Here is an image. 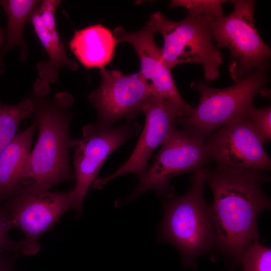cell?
Listing matches in <instances>:
<instances>
[{
	"mask_svg": "<svg viewBox=\"0 0 271 271\" xmlns=\"http://www.w3.org/2000/svg\"><path fill=\"white\" fill-rule=\"evenodd\" d=\"M5 35L3 29L0 27V48L4 44Z\"/></svg>",
	"mask_w": 271,
	"mask_h": 271,
	"instance_id": "cell-25",
	"label": "cell"
},
{
	"mask_svg": "<svg viewBox=\"0 0 271 271\" xmlns=\"http://www.w3.org/2000/svg\"><path fill=\"white\" fill-rule=\"evenodd\" d=\"M41 1L37 0H0L7 18L6 41L0 51V73L4 70L3 58L5 54L15 47H19L20 58H27V49L23 37L24 27L29 19Z\"/></svg>",
	"mask_w": 271,
	"mask_h": 271,
	"instance_id": "cell-17",
	"label": "cell"
},
{
	"mask_svg": "<svg viewBox=\"0 0 271 271\" xmlns=\"http://www.w3.org/2000/svg\"><path fill=\"white\" fill-rule=\"evenodd\" d=\"M240 262L243 271H270L271 249L256 240L244 251Z\"/></svg>",
	"mask_w": 271,
	"mask_h": 271,
	"instance_id": "cell-19",
	"label": "cell"
},
{
	"mask_svg": "<svg viewBox=\"0 0 271 271\" xmlns=\"http://www.w3.org/2000/svg\"><path fill=\"white\" fill-rule=\"evenodd\" d=\"M141 125L127 122L114 127L87 124L82 129L80 139H71L73 151L74 175L76 183L71 189L74 209L82 212L84 198L108 156L130 138L141 130Z\"/></svg>",
	"mask_w": 271,
	"mask_h": 271,
	"instance_id": "cell-8",
	"label": "cell"
},
{
	"mask_svg": "<svg viewBox=\"0 0 271 271\" xmlns=\"http://www.w3.org/2000/svg\"><path fill=\"white\" fill-rule=\"evenodd\" d=\"M270 180L266 170L220 164L208 168L205 182L214 197L210 206L215 245L235 265L244 251L257 240V217L270 207L261 185Z\"/></svg>",
	"mask_w": 271,
	"mask_h": 271,
	"instance_id": "cell-1",
	"label": "cell"
},
{
	"mask_svg": "<svg viewBox=\"0 0 271 271\" xmlns=\"http://www.w3.org/2000/svg\"><path fill=\"white\" fill-rule=\"evenodd\" d=\"M208 168L202 167L190 178V187L184 195L164 201L160 240L174 245L183 264L193 266L196 258L215 244V233L210 206L204 200V183Z\"/></svg>",
	"mask_w": 271,
	"mask_h": 271,
	"instance_id": "cell-3",
	"label": "cell"
},
{
	"mask_svg": "<svg viewBox=\"0 0 271 271\" xmlns=\"http://www.w3.org/2000/svg\"><path fill=\"white\" fill-rule=\"evenodd\" d=\"M14 251L0 242V271H13V261L7 252Z\"/></svg>",
	"mask_w": 271,
	"mask_h": 271,
	"instance_id": "cell-24",
	"label": "cell"
},
{
	"mask_svg": "<svg viewBox=\"0 0 271 271\" xmlns=\"http://www.w3.org/2000/svg\"><path fill=\"white\" fill-rule=\"evenodd\" d=\"M37 123L19 131L0 153V201L11 198L24 180V174L31 153Z\"/></svg>",
	"mask_w": 271,
	"mask_h": 271,
	"instance_id": "cell-15",
	"label": "cell"
},
{
	"mask_svg": "<svg viewBox=\"0 0 271 271\" xmlns=\"http://www.w3.org/2000/svg\"><path fill=\"white\" fill-rule=\"evenodd\" d=\"M29 22L48 56L47 61L40 62L36 66L39 78L52 84L58 80L60 68L65 67L72 71L78 69V64L67 56L57 29L49 32L45 27L36 8Z\"/></svg>",
	"mask_w": 271,
	"mask_h": 271,
	"instance_id": "cell-16",
	"label": "cell"
},
{
	"mask_svg": "<svg viewBox=\"0 0 271 271\" xmlns=\"http://www.w3.org/2000/svg\"><path fill=\"white\" fill-rule=\"evenodd\" d=\"M210 161L231 167L270 170L271 160L251 126L244 119L225 125L206 140Z\"/></svg>",
	"mask_w": 271,
	"mask_h": 271,
	"instance_id": "cell-13",
	"label": "cell"
},
{
	"mask_svg": "<svg viewBox=\"0 0 271 271\" xmlns=\"http://www.w3.org/2000/svg\"><path fill=\"white\" fill-rule=\"evenodd\" d=\"M211 162L206 142L196 139L176 127L162 145L152 165L139 177L140 182L129 197L131 199L151 189L165 197L175 196L170 184L174 177L195 172Z\"/></svg>",
	"mask_w": 271,
	"mask_h": 271,
	"instance_id": "cell-9",
	"label": "cell"
},
{
	"mask_svg": "<svg viewBox=\"0 0 271 271\" xmlns=\"http://www.w3.org/2000/svg\"><path fill=\"white\" fill-rule=\"evenodd\" d=\"M12 228L9 213L0 207V242L15 250L19 248V244H17L8 237V232Z\"/></svg>",
	"mask_w": 271,
	"mask_h": 271,
	"instance_id": "cell-23",
	"label": "cell"
},
{
	"mask_svg": "<svg viewBox=\"0 0 271 271\" xmlns=\"http://www.w3.org/2000/svg\"><path fill=\"white\" fill-rule=\"evenodd\" d=\"M9 208L12 227L19 228L25 235L19 248L25 254H33L40 249L39 238L65 212L74 209L73 194L71 189L51 191L32 180L26 179L11 197Z\"/></svg>",
	"mask_w": 271,
	"mask_h": 271,
	"instance_id": "cell-7",
	"label": "cell"
},
{
	"mask_svg": "<svg viewBox=\"0 0 271 271\" xmlns=\"http://www.w3.org/2000/svg\"><path fill=\"white\" fill-rule=\"evenodd\" d=\"M155 32L148 22L140 30L128 32L118 27L113 32L117 43L127 42L134 48L141 64L140 72L151 84L153 94L169 101L175 109L178 118L191 114L194 107L181 96L171 74V71L162 59L160 48L155 42Z\"/></svg>",
	"mask_w": 271,
	"mask_h": 271,
	"instance_id": "cell-11",
	"label": "cell"
},
{
	"mask_svg": "<svg viewBox=\"0 0 271 271\" xmlns=\"http://www.w3.org/2000/svg\"><path fill=\"white\" fill-rule=\"evenodd\" d=\"M33 104L28 97L16 104L0 102V153L16 136L21 123L32 117Z\"/></svg>",
	"mask_w": 271,
	"mask_h": 271,
	"instance_id": "cell-18",
	"label": "cell"
},
{
	"mask_svg": "<svg viewBox=\"0 0 271 271\" xmlns=\"http://www.w3.org/2000/svg\"><path fill=\"white\" fill-rule=\"evenodd\" d=\"M49 93V84L37 79L29 97L33 104V119L37 123L39 133L24 174V180H32L49 189L74 178L69 154L74 98L65 91L53 97Z\"/></svg>",
	"mask_w": 271,
	"mask_h": 271,
	"instance_id": "cell-2",
	"label": "cell"
},
{
	"mask_svg": "<svg viewBox=\"0 0 271 271\" xmlns=\"http://www.w3.org/2000/svg\"><path fill=\"white\" fill-rule=\"evenodd\" d=\"M142 112L146 116L144 128L128 159L111 175L94 182L93 187L100 189L109 181L127 173L139 178L148 168L155 150L166 142L175 128L178 114L172 105L164 98L153 94L145 101Z\"/></svg>",
	"mask_w": 271,
	"mask_h": 271,
	"instance_id": "cell-12",
	"label": "cell"
},
{
	"mask_svg": "<svg viewBox=\"0 0 271 271\" xmlns=\"http://www.w3.org/2000/svg\"><path fill=\"white\" fill-rule=\"evenodd\" d=\"M244 120L257 134L262 144L271 139V107H254Z\"/></svg>",
	"mask_w": 271,
	"mask_h": 271,
	"instance_id": "cell-21",
	"label": "cell"
},
{
	"mask_svg": "<svg viewBox=\"0 0 271 271\" xmlns=\"http://www.w3.org/2000/svg\"><path fill=\"white\" fill-rule=\"evenodd\" d=\"M117 42L113 33L100 24L75 31L69 47L87 69H102L110 63Z\"/></svg>",
	"mask_w": 271,
	"mask_h": 271,
	"instance_id": "cell-14",
	"label": "cell"
},
{
	"mask_svg": "<svg viewBox=\"0 0 271 271\" xmlns=\"http://www.w3.org/2000/svg\"><path fill=\"white\" fill-rule=\"evenodd\" d=\"M100 83L88 100L96 109L97 124L113 126L122 118L132 119L142 112L147 99L153 94L151 83L140 71L125 74L119 70L100 69Z\"/></svg>",
	"mask_w": 271,
	"mask_h": 271,
	"instance_id": "cell-10",
	"label": "cell"
},
{
	"mask_svg": "<svg viewBox=\"0 0 271 271\" xmlns=\"http://www.w3.org/2000/svg\"><path fill=\"white\" fill-rule=\"evenodd\" d=\"M269 63L256 68L247 78L223 88L211 87L203 82H192L200 100L191 114L177 118L176 123L193 138L206 142L208 137L220 127L244 120L255 107L258 93L265 90L269 81Z\"/></svg>",
	"mask_w": 271,
	"mask_h": 271,
	"instance_id": "cell-4",
	"label": "cell"
},
{
	"mask_svg": "<svg viewBox=\"0 0 271 271\" xmlns=\"http://www.w3.org/2000/svg\"><path fill=\"white\" fill-rule=\"evenodd\" d=\"M228 1L173 0L169 5L172 8L182 7L193 16H209L213 18L223 16L222 4Z\"/></svg>",
	"mask_w": 271,
	"mask_h": 271,
	"instance_id": "cell-20",
	"label": "cell"
},
{
	"mask_svg": "<svg viewBox=\"0 0 271 271\" xmlns=\"http://www.w3.org/2000/svg\"><path fill=\"white\" fill-rule=\"evenodd\" d=\"M212 18L188 15L181 21H174L160 12L151 15L148 22L155 33H160L163 38L161 56L171 71L179 64L197 63L202 67L206 81L218 78L223 57L211 31Z\"/></svg>",
	"mask_w": 271,
	"mask_h": 271,
	"instance_id": "cell-5",
	"label": "cell"
},
{
	"mask_svg": "<svg viewBox=\"0 0 271 271\" xmlns=\"http://www.w3.org/2000/svg\"><path fill=\"white\" fill-rule=\"evenodd\" d=\"M60 3L59 0H44L36 8L44 26L49 32L57 29L55 13Z\"/></svg>",
	"mask_w": 271,
	"mask_h": 271,
	"instance_id": "cell-22",
	"label": "cell"
},
{
	"mask_svg": "<svg viewBox=\"0 0 271 271\" xmlns=\"http://www.w3.org/2000/svg\"><path fill=\"white\" fill-rule=\"evenodd\" d=\"M233 5L227 16L212 18L211 31L216 47L230 52L228 72L238 83L259 66L269 63L271 50L260 37L254 25L255 1H229Z\"/></svg>",
	"mask_w": 271,
	"mask_h": 271,
	"instance_id": "cell-6",
	"label": "cell"
}]
</instances>
